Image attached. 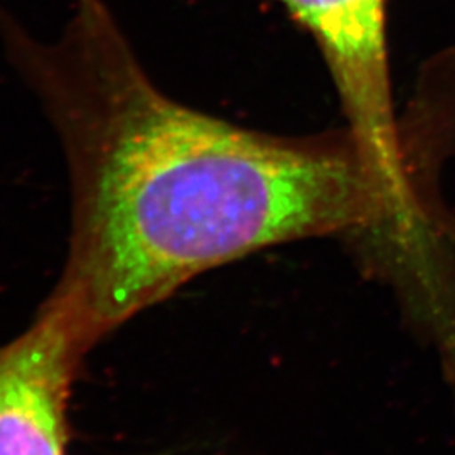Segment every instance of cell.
I'll return each instance as SVG.
<instances>
[{
	"label": "cell",
	"mask_w": 455,
	"mask_h": 455,
	"mask_svg": "<svg viewBox=\"0 0 455 455\" xmlns=\"http://www.w3.org/2000/svg\"><path fill=\"white\" fill-rule=\"evenodd\" d=\"M0 31L65 147L71 240L51 293L88 351L212 268L395 220L353 140L289 142L164 95L103 0H78L56 43L2 11Z\"/></svg>",
	"instance_id": "6da1fadb"
},
{
	"label": "cell",
	"mask_w": 455,
	"mask_h": 455,
	"mask_svg": "<svg viewBox=\"0 0 455 455\" xmlns=\"http://www.w3.org/2000/svg\"><path fill=\"white\" fill-rule=\"evenodd\" d=\"M324 54L351 140L391 201L417 216L391 103L385 0H278Z\"/></svg>",
	"instance_id": "7a4b0ae2"
},
{
	"label": "cell",
	"mask_w": 455,
	"mask_h": 455,
	"mask_svg": "<svg viewBox=\"0 0 455 455\" xmlns=\"http://www.w3.org/2000/svg\"><path fill=\"white\" fill-rule=\"evenodd\" d=\"M86 353L52 293L31 325L0 346V455H66V411Z\"/></svg>",
	"instance_id": "3957f363"
}]
</instances>
